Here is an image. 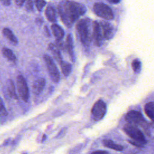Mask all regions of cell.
Instances as JSON below:
<instances>
[{"label":"cell","instance_id":"cell-1","mask_svg":"<svg viewBox=\"0 0 154 154\" xmlns=\"http://www.w3.org/2000/svg\"><path fill=\"white\" fill-rule=\"evenodd\" d=\"M58 11L62 22L67 27H71L73 23L85 11L84 5L75 1H63L58 6Z\"/></svg>","mask_w":154,"mask_h":154},{"label":"cell","instance_id":"cell-2","mask_svg":"<svg viewBox=\"0 0 154 154\" xmlns=\"http://www.w3.org/2000/svg\"><path fill=\"white\" fill-rule=\"evenodd\" d=\"M91 26L90 20L87 18L79 20L76 26L79 38L85 46H88L92 40Z\"/></svg>","mask_w":154,"mask_h":154},{"label":"cell","instance_id":"cell-3","mask_svg":"<svg viewBox=\"0 0 154 154\" xmlns=\"http://www.w3.org/2000/svg\"><path fill=\"white\" fill-rule=\"evenodd\" d=\"M123 130L134 141L138 142L143 145L146 143V140L143 134L135 125L128 123L124 126Z\"/></svg>","mask_w":154,"mask_h":154},{"label":"cell","instance_id":"cell-4","mask_svg":"<svg viewBox=\"0 0 154 154\" xmlns=\"http://www.w3.org/2000/svg\"><path fill=\"white\" fill-rule=\"evenodd\" d=\"M93 11L99 17L106 20L113 18V13L111 8L102 2H96L93 5Z\"/></svg>","mask_w":154,"mask_h":154},{"label":"cell","instance_id":"cell-5","mask_svg":"<svg viewBox=\"0 0 154 154\" xmlns=\"http://www.w3.org/2000/svg\"><path fill=\"white\" fill-rule=\"evenodd\" d=\"M43 59L45 61V64L47 67L48 73L52 81L56 83L60 81V75L55 64L54 63L51 57H49L48 55H44Z\"/></svg>","mask_w":154,"mask_h":154},{"label":"cell","instance_id":"cell-6","mask_svg":"<svg viewBox=\"0 0 154 154\" xmlns=\"http://www.w3.org/2000/svg\"><path fill=\"white\" fill-rule=\"evenodd\" d=\"M106 112V106L105 103L99 100L97 101L91 109V114L94 120H99L102 119L105 115Z\"/></svg>","mask_w":154,"mask_h":154},{"label":"cell","instance_id":"cell-7","mask_svg":"<svg viewBox=\"0 0 154 154\" xmlns=\"http://www.w3.org/2000/svg\"><path fill=\"white\" fill-rule=\"evenodd\" d=\"M17 86L20 97L23 101L27 102L29 98V90L26 82L22 75L17 76Z\"/></svg>","mask_w":154,"mask_h":154},{"label":"cell","instance_id":"cell-8","mask_svg":"<svg viewBox=\"0 0 154 154\" xmlns=\"http://www.w3.org/2000/svg\"><path fill=\"white\" fill-rule=\"evenodd\" d=\"M125 120L131 125H140L145 122L142 114L140 112L131 110L125 116Z\"/></svg>","mask_w":154,"mask_h":154},{"label":"cell","instance_id":"cell-9","mask_svg":"<svg viewBox=\"0 0 154 154\" xmlns=\"http://www.w3.org/2000/svg\"><path fill=\"white\" fill-rule=\"evenodd\" d=\"M101 30L102 38L105 40L111 38L114 34V29L113 26L109 23L102 21L99 23Z\"/></svg>","mask_w":154,"mask_h":154},{"label":"cell","instance_id":"cell-10","mask_svg":"<svg viewBox=\"0 0 154 154\" xmlns=\"http://www.w3.org/2000/svg\"><path fill=\"white\" fill-rule=\"evenodd\" d=\"M93 32H92V40L94 43L97 46H100L102 45L103 38L101 33V30L99 26V24L97 22L94 21L92 24Z\"/></svg>","mask_w":154,"mask_h":154},{"label":"cell","instance_id":"cell-11","mask_svg":"<svg viewBox=\"0 0 154 154\" xmlns=\"http://www.w3.org/2000/svg\"><path fill=\"white\" fill-rule=\"evenodd\" d=\"M46 84V81L44 78H38L35 81L33 86H32V90L33 93L38 95L44 89Z\"/></svg>","mask_w":154,"mask_h":154},{"label":"cell","instance_id":"cell-12","mask_svg":"<svg viewBox=\"0 0 154 154\" xmlns=\"http://www.w3.org/2000/svg\"><path fill=\"white\" fill-rule=\"evenodd\" d=\"M64 49L67 50L69 55L71 57V60L74 61V54H73V40L70 34H69L66 38V42L64 44Z\"/></svg>","mask_w":154,"mask_h":154},{"label":"cell","instance_id":"cell-13","mask_svg":"<svg viewBox=\"0 0 154 154\" xmlns=\"http://www.w3.org/2000/svg\"><path fill=\"white\" fill-rule=\"evenodd\" d=\"M51 29L57 41H61L64 35V32L61 26L57 24H53L51 26Z\"/></svg>","mask_w":154,"mask_h":154},{"label":"cell","instance_id":"cell-14","mask_svg":"<svg viewBox=\"0 0 154 154\" xmlns=\"http://www.w3.org/2000/svg\"><path fill=\"white\" fill-rule=\"evenodd\" d=\"M45 16L51 22H55L57 19V13L54 8L51 5L48 6L45 10Z\"/></svg>","mask_w":154,"mask_h":154},{"label":"cell","instance_id":"cell-15","mask_svg":"<svg viewBox=\"0 0 154 154\" xmlns=\"http://www.w3.org/2000/svg\"><path fill=\"white\" fill-rule=\"evenodd\" d=\"M48 48L52 52L53 55L55 58V60L60 64H61L63 62V60H62V57H61L59 49L55 46V45L53 43H50L48 46Z\"/></svg>","mask_w":154,"mask_h":154},{"label":"cell","instance_id":"cell-16","mask_svg":"<svg viewBox=\"0 0 154 154\" xmlns=\"http://www.w3.org/2000/svg\"><path fill=\"white\" fill-rule=\"evenodd\" d=\"M103 144L104 146L108 148H109L117 151H122L123 149V146L119 144H115L112 140H108V139H105L103 140Z\"/></svg>","mask_w":154,"mask_h":154},{"label":"cell","instance_id":"cell-17","mask_svg":"<svg viewBox=\"0 0 154 154\" xmlns=\"http://www.w3.org/2000/svg\"><path fill=\"white\" fill-rule=\"evenodd\" d=\"M144 111L146 115L152 120L154 117V103L153 102L147 103L144 106Z\"/></svg>","mask_w":154,"mask_h":154},{"label":"cell","instance_id":"cell-18","mask_svg":"<svg viewBox=\"0 0 154 154\" xmlns=\"http://www.w3.org/2000/svg\"><path fill=\"white\" fill-rule=\"evenodd\" d=\"M3 33H4V35L5 36V37L7 38L9 40H10L11 42L14 43H17L18 42L17 38L15 37V35L13 34V33L10 29L7 28H4Z\"/></svg>","mask_w":154,"mask_h":154},{"label":"cell","instance_id":"cell-19","mask_svg":"<svg viewBox=\"0 0 154 154\" xmlns=\"http://www.w3.org/2000/svg\"><path fill=\"white\" fill-rule=\"evenodd\" d=\"M2 54L8 60L11 61H15L16 60V57L15 55L13 54L12 51L8 48H4L2 49Z\"/></svg>","mask_w":154,"mask_h":154},{"label":"cell","instance_id":"cell-20","mask_svg":"<svg viewBox=\"0 0 154 154\" xmlns=\"http://www.w3.org/2000/svg\"><path fill=\"white\" fill-rule=\"evenodd\" d=\"M60 64H61V71H62L63 75L65 76H67L69 75V74L70 73V72L72 71V66H71V64L70 63H64L63 61Z\"/></svg>","mask_w":154,"mask_h":154},{"label":"cell","instance_id":"cell-21","mask_svg":"<svg viewBox=\"0 0 154 154\" xmlns=\"http://www.w3.org/2000/svg\"><path fill=\"white\" fill-rule=\"evenodd\" d=\"M7 89H8V93L10 96L11 97H13L14 99H17L16 94L15 92V88H14V86L13 83V81H10L8 82Z\"/></svg>","mask_w":154,"mask_h":154},{"label":"cell","instance_id":"cell-22","mask_svg":"<svg viewBox=\"0 0 154 154\" xmlns=\"http://www.w3.org/2000/svg\"><path fill=\"white\" fill-rule=\"evenodd\" d=\"M132 67L133 70L136 73H139L141 71V64L138 59H135L132 62Z\"/></svg>","mask_w":154,"mask_h":154},{"label":"cell","instance_id":"cell-23","mask_svg":"<svg viewBox=\"0 0 154 154\" xmlns=\"http://www.w3.org/2000/svg\"><path fill=\"white\" fill-rule=\"evenodd\" d=\"M7 115V112L4 105L2 100L0 98V116H6Z\"/></svg>","mask_w":154,"mask_h":154},{"label":"cell","instance_id":"cell-24","mask_svg":"<svg viewBox=\"0 0 154 154\" xmlns=\"http://www.w3.org/2000/svg\"><path fill=\"white\" fill-rule=\"evenodd\" d=\"M46 4V2L45 1H42V0H37L35 1V6L37 8L38 10L41 11L43 7L45 6Z\"/></svg>","mask_w":154,"mask_h":154},{"label":"cell","instance_id":"cell-25","mask_svg":"<svg viewBox=\"0 0 154 154\" xmlns=\"http://www.w3.org/2000/svg\"><path fill=\"white\" fill-rule=\"evenodd\" d=\"M25 7L28 10H32L33 8V2L32 1H28L26 3Z\"/></svg>","mask_w":154,"mask_h":154},{"label":"cell","instance_id":"cell-26","mask_svg":"<svg viewBox=\"0 0 154 154\" xmlns=\"http://www.w3.org/2000/svg\"><path fill=\"white\" fill-rule=\"evenodd\" d=\"M129 142L131 144H132V145H134V146H137V147H143L144 145H143L142 144H141V143H138V142H137V141H134V140H129Z\"/></svg>","mask_w":154,"mask_h":154},{"label":"cell","instance_id":"cell-27","mask_svg":"<svg viewBox=\"0 0 154 154\" xmlns=\"http://www.w3.org/2000/svg\"><path fill=\"white\" fill-rule=\"evenodd\" d=\"M91 154H108V153L104 150H97L93 152Z\"/></svg>","mask_w":154,"mask_h":154},{"label":"cell","instance_id":"cell-28","mask_svg":"<svg viewBox=\"0 0 154 154\" xmlns=\"http://www.w3.org/2000/svg\"><path fill=\"white\" fill-rule=\"evenodd\" d=\"M16 5H19V6H21L23 5V4L25 2V1L23 0H17V1H15Z\"/></svg>","mask_w":154,"mask_h":154},{"label":"cell","instance_id":"cell-29","mask_svg":"<svg viewBox=\"0 0 154 154\" xmlns=\"http://www.w3.org/2000/svg\"><path fill=\"white\" fill-rule=\"evenodd\" d=\"M108 2L109 3H111V4H118L119 3L120 1L119 0H109Z\"/></svg>","mask_w":154,"mask_h":154},{"label":"cell","instance_id":"cell-30","mask_svg":"<svg viewBox=\"0 0 154 154\" xmlns=\"http://www.w3.org/2000/svg\"><path fill=\"white\" fill-rule=\"evenodd\" d=\"M45 31H46V34L47 36H50V34H49V31L48 30V28H47V26H45Z\"/></svg>","mask_w":154,"mask_h":154},{"label":"cell","instance_id":"cell-31","mask_svg":"<svg viewBox=\"0 0 154 154\" xmlns=\"http://www.w3.org/2000/svg\"><path fill=\"white\" fill-rule=\"evenodd\" d=\"M2 3L4 4L5 5H8L10 4V1H3Z\"/></svg>","mask_w":154,"mask_h":154}]
</instances>
